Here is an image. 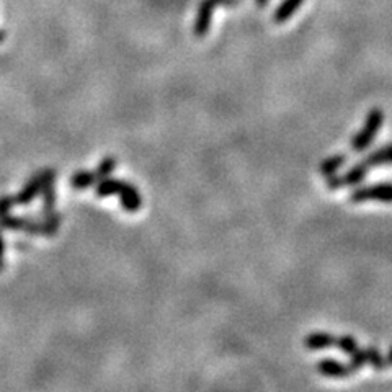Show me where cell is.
<instances>
[{"label":"cell","instance_id":"277c9868","mask_svg":"<svg viewBox=\"0 0 392 392\" xmlns=\"http://www.w3.org/2000/svg\"><path fill=\"white\" fill-rule=\"evenodd\" d=\"M351 203H365V201H383L392 203V183H376L371 187L353 190L350 195Z\"/></svg>","mask_w":392,"mask_h":392},{"label":"cell","instance_id":"3957f363","mask_svg":"<svg viewBox=\"0 0 392 392\" xmlns=\"http://www.w3.org/2000/svg\"><path fill=\"white\" fill-rule=\"evenodd\" d=\"M53 175H56L54 169H43V170H38L36 173H33V175L30 177V180L24 185V188H21L20 192L15 195L16 206L31 205L33 201H35L38 196L41 195L44 182H46L48 178Z\"/></svg>","mask_w":392,"mask_h":392},{"label":"cell","instance_id":"44dd1931","mask_svg":"<svg viewBox=\"0 0 392 392\" xmlns=\"http://www.w3.org/2000/svg\"><path fill=\"white\" fill-rule=\"evenodd\" d=\"M5 240H4V235H2V229H0V272L5 268Z\"/></svg>","mask_w":392,"mask_h":392},{"label":"cell","instance_id":"6da1fadb","mask_svg":"<svg viewBox=\"0 0 392 392\" xmlns=\"http://www.w3.org/2000/svg\"><path fill=\"white\" fill-rule=\"evenodd\" d=\"M383 123H384L383 110L373 108L369 111L366 115V121L365 125H363L361 131L358 133L355 138H351V143H350L351 150H355V153H363V150H366L369 145H371L373 139L376 138V134L381 130V126H383Z\"/></svg>","mask_w":392,"mask_h":392},{"label":"cell","instance_id":"52a82bcc","mask_svg":"<svg viewBox=\"0 0 392 392\" xmlns=\"http://www.w3.org/2000/svg\"><path fill=\"white\" fill-rule=\"evenodd\" d=\"M317 371L322 374V376L327 378H349L351 376L353 369L350 368V365H345V363H340L337 360H334V358H324L317 363Z\"/></svg>","mask_w":392,"mask_h":392},{"label":"cell","instance_id":"cb8c5ba5","mask_svg":"<svg viewBox=\"0 0 392 392\" xmlns=\"http://www.w3.org/2000/svg\"><path fill=\"white\" fill-rule=\"evenodd\" d=\"M5 38H7V33H5L4 30H0V44L5 41Z\"/></svg>","mask_w":392,"mask_h":392},{"label":"cell","instance_id":"7a4b0ae2","mask_svg":"<svg viewBox=\"0 0 392 392\" xmlns=\"http://www.w3.org/2000/svg\"><path fill=\"white\" fill-rule=\"evenodd\" d=\"M239 2L240 0H201L198 10H196L193 24L195 36L203 38L208 35L212 21V14H215L216 7H220V5H222V7H235Z\"/></svg>","mask_w":392,"mask_h":392},{"label":"cell","instance_id":"7402d4cb","mask_svg":"<svg viewBox=\"0 0 392 392\" xmlns=\"http://www.w3.org/2000/svg\"><path fill=\"white\" fill-rule=\"evenodd\" d=\"M268 4H270V0H255V5L259 9H267Z\"/></svg>","mask_w":392,"mask_h":392},{"label":"cell","instance_id":"603a6c76","mask_svg":"<svg viewBox=\"0 0 392 392\" xmlns=\"http://www.w3.org/2000/svg\"><path fill=\"white\" fill-rule=\"evenodd\" d=\"M386 363H388V368L392 366V345H391V349L388 351V356H386Z\"/></svg>","mask_w":392,"mask_h":392},{"label":"cell","instance_id":"8992f818","mask_svg":"<svg viewBox=\"0 0 392 392\" xmlns=\"http://www.w3.org/2000/svg\"><path fill=\"white\" fill-rule=\"evenodd\" d=\"M118 196H120L121 208L126 212H138L139 210H141V206H143L141 193H139V190L134 187L133 183H130V182L123 183V187L120 190V193H118Z\"/></svg>","mask_w":392,"mask_h":392},{"label":"cell","instance_id":"30bf717a","mask_svg":"<svg viewBox=\"0 0 392 392\" xmlns=\"http://www.w3.org/2000/svg\"><path fill=\"white\" fill-rule=\"evenodd\" d=\"M123 183H125V180H120V178L106 177L95 185V195H97L98 198H108V196L118 195L123 187Z\"/></svg>","mask_w":392,"mask_h":392},{"label":"cell","instance_id":"e0dca14e","mask_svg":"<svg viewBox=\"0 0 392 392\" xmlns=\"http://www.w3.org/2000/svg\"><path fill=\"white\" fill-rule=\"evenodd\" d=\"M116 165H118V160L113 155L103 157V159L100 160V164L97 165V169L93 170L95 175L98 178V182L103 180L106 177H111V173H113V170L116 169Z\"/></svg>","mask_w":392,"mask_h":392},{"label":"cell","instance_id":"ac0fdd59","mask_svg":"<svg viewBox=\"0 0 392 392\" xmlns=\"http://www.w3.org/2000/svg\"><path fill=\"white\" fill-rule=\"evenodd\" d=\"M335 345L339 346V349L345 353V355H351L353 351H356L360 346H358L356 339L353 337V335H344V337H339L335 340Z\"/></svg>","mask_w":392,"mask_h":392},{"label":"cell","instance_id":"8fae6325","mask_svg":"<svg viewBox=\"0 0 392 392\" xmlns=\"http://www.w3.org/2000/svg\"><path fill=\"white\" fill-rule=\"evenodd\" d=\"M363 162H365L368 169H371V167H378V165L392 164V144H388L384 145V148L374 150V153L365 157Z\"/></svg>","mask_w":392,"mask_h":392},{"label":"cell","instance_id":"5b68a950","mask_svg":"<svg viewBox=\"0 0 392 392\" xmlns=\"http://www.w3.org/2000/svg\"><path fill=\"white\" fill-rule=\"evenodd\" d=\"M369 169L365 165V162H360V164L353 165L351 169L345 173V175H332L327 178V188L329 190H341V188H346V187H355V185L361 183L363 180H365L366 175H368Z\"/></svg>","mask_w":392,"mask_h":392},{"label":"cell","instance_id":"9c48e42d","mask_svg":"<svg viewBox=\"0 0 392 392\" xmlns=\"http://www.w3.org/2000/svg\"><path fill=\"white\" fill-rule=\"evenodd\" d=\"M335 340L337 339H335L332 334L314 332L304 339V346L307 350H324V349H330V346H334Z\"/></svg>","mask_w":392,"mask_h":392},{"label":"cell","instance_id":"2e32d148","mask_svg":"<svg viewBox=\"0 0 392 392\" xmlns=\"http://www.w3.org/2000/svg\"><path fill=\"white\" fill-rule=\"evenodd\" d=\"M365 350L368 363L373 366L374 371H384V369H388V363H386V358L381 355L379 349H376L374 345H369Z\"/></svg>","mask_w":392,"mask_h":392},{"label":"cell","instance_id":"9a60e30c","mask_svg":"<svg viewBox=\"0 0 392 392\" xmlns=\"http://www.w3.org/2000/svg\"><path fill=\"white\" fill-rule=\"evenodd\" d=\"M41 222H43V234L41 235H44V237H54L56 232L59 231L61 222H63V216H61L58 211H53L51 215L41 216Z\"/></svg>","mask_w":392,"mask_h":392},{"label":"cell","instance_id":"7c38bea8","mask_svg":"<svg viewBox=\"0 0 392 392\" xmlns=\"http://www.w3.org/2000/svg\"><path fill=\"white\" fill-rule=\"evenodd\" d=\"M97 183L98 178L93 170H77L71 177V187L74 190H87Z\"/></svg>","mask_w":392,"mask_h":392},{"label":"cell","instance_id":"4fadbf2b","mask_svg":"<svg viewBox=\"0 0 392 392\" xmlns=\"http://www.w3.org/2000/svg\"><path fill=\"white\" fill-rule=\"evenodd\" d=\"M345 164H346V154H335L322 162L321 167H319V172H321L322 177L329 178L335 175V172L340 170Z\"/></svg>","mask_w":392,"mask_h":392},{"label":"cell","instance_id":"d6986e66","mask_svg":"<svg viewBox=\"0 0 392 392\" xmlns=\"http://www.w3.org/2000/svg\"><path fill=\"white\" fill-rule=\"evenodd\" d=\"M368 363V358H366V350L363 349H358L356 351H353L350 355V368L353 369V373L360 371V369L365 366Z\"/></svg>","mask_w":392,"mask_h":392},{"label":"cell","instance_id":"5bb4252c","mask_svg":"<svg viewBox=\"0 0 392 392\" xmlns=\"http://www.w3.org/2000/svg\"><path fill=\"white\" fill-rule=\"evenodd\" d=\"M28 224V215L26 216H15L12 212L9 215L0 216V229L2 231H16L24 232Z\"/></svg>","mask_w":392,"mask_h":392},{"label":"cell","instance_id":"ba28073f","mask_svg":"<svg viewBox=\"0 0 392 392\" xmlns=\"http://www.w3.org/2000/svg\"><path fill=\"white\" fill-rule=\"evenodd\" d=\"M302 4H304V0H282V4H279L277 10H274L273 21L277 25L287 24L291 16L298 12V9Z\"/></svg>","mask_w":392,"mask_h":392},{"label":"cell","instance_id":"ffe728a7","mask_svg":"<svg viewBox=\"0 0 392 392\" xmlns=\"http://www.w3.org/2000/svg\"><path fill=\"white\" fill-rule=\"evenodd\" d=\"M14 206H16L15 196H12V195L0 196V216L9 215V212L14 210Z\"/></svg>","mask_w":392,"mask_h":392}]
</instances>
